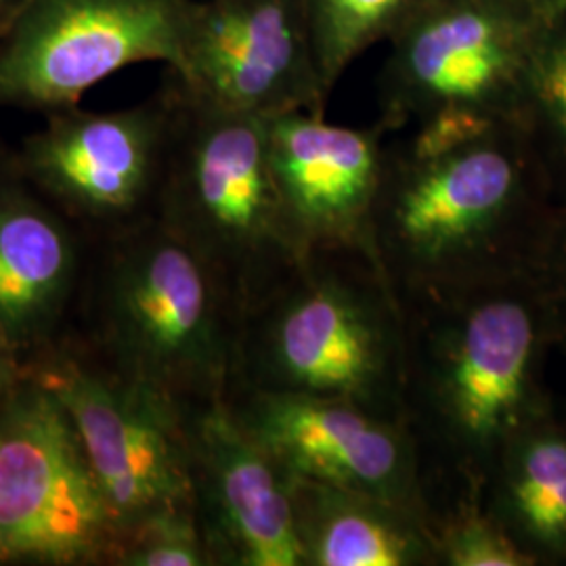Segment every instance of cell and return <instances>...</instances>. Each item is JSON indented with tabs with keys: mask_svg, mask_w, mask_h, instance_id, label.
Masks as SVG:
<instances>
[{
	"mask_svg": "<svg viewBox=\"0 0 566 566\" xmlns=\"http://www.w3.org/2000/svg\"><path fill=\"white\" fill-rule=\"evenodd\" d=\"M560 210L518 122L441 118L386 145L369 242L418 303L535 275Z\"/></svg>",
	"mask_w": 566,
	"mask_h": 566,
	"instance_id": "1",
	"label": "cell"
},
{
	"mask_svg": "<svg viewBox=\"0 0 566 566\" xmlns=\"http://www.w3.org/2000/svg\"><path fill=\"white\" fill-rule=\"evenodd\" d=\"M401 418L447 507L481 502L489 470L558 403L546 385L556 336L535 275L401 304Z\"/></svg>",
	"mask_w": 566,
	"mask_h": 566,
	"instance_id": "2",
	"label": "cell"
},
{
	"mask_svg": "<svg viewBox=\"0 0 566 566\" xmlns=\"http://www.w3.org/2000/svg\"><path fill=\"white\" fill-rule=\"evenodd\" d=\"M86 240L61 340L182 407L223 401L240 322L193 250L158 217Z\"/></svg>",
	"mask_w": 566,
	"mask_h": 566,
	"instance_id": "3",
	"label": "cell"
},
{
	"mask_svg": "<svg viewBox=\"0 0 566 566\" xmlns=\"http://www.w3.org/2000/svg\"><path fill=\"white\" fill-rule=\"evenodd\" d=\"M403 355V311L374 248H313L243 317L229 390L346 399L401 418Z\"/></svg>",
	"mask_w": 566,
	"mask_h": 566,
	"instance_id": "4",
	"label": "cell"
},
{
	"mask_svg": "<svg viewBox=\"0 0 566 566\" xmlns=\"http://www.w3.org/2000/svg\"><path fill=\"white\" fill-rule=\"evenodd\" d=\"M156 217L206 264L240 327L303 261L283 212L261 116L224 109L172 78Z\"/></svg>",
	"mask_w": 566,
	"mask_h": 566,
	"instance_id": "5",
	"label": "cell"
},
{
	"mask_svg": "<svg viewBox=\"0 0 566 566\" xmlns=\"http://www.w3.org/2000/svg\"><path fill=\"white\" fill-rule=\"evenodd\" d=\"M118 546L72 416L25 369L0 399V566H114Z\"/></svg>",
	"mask_w": 566,
	"mask_h": 566,
	"instance_id": "6",
	"label": "cell"
},
{
	"mask_svg": "<svg viewBox=\"0 0 566 566\" xmlns=\"http://www.w3.org/2000/svg\"><path fill=\"white\" fill-rule=\"evenodd\" d=\"M539 32L514 0H426L388 41L378 122L516 120Z\"/></svg>",
	"mask_w": 566,
	"mask_h": 566,
	"instance_id": "7",
	"label": "cell"
},
{
	"mask_svg": "<svg viewBox=\"0 0 566 566\" xmlns=\"http://www.w3.org/2000/svg\"><path fill=\"white\" fill-rule=\"evenodd\" d=\"M25 369L72 416L120 539L163 510L193 506L181 403L65 340L42 350Z\"/></svg>",
	"mask_w": 566,
	"mask_h": 566,
	"instance_id": "8",
	"label": "cell"
},
{
	"mask_svg": "<svg viewBox=\"0 0 566 566\" xmlns=\"http://www.w3.org/2000/svg\"><path fill=\"white\" fill-rule=\"evenodd\" d=\"M191 0H25L0 41V109L53 114L124 67L181 63Z\"/></svg>",
	"mask_w": 566,
	"mask_h": 566,
	"instance_id": "9",
	"label": "cell"
},
{
	"mask_svg": "<svg viewBox=\"0 0 566 566\" xmlns=\"http://www.w3.org/2000/svg\"><path fill=\"white\" fill-rule=\"evenodd\" d=\"M168 137L166 88L118 112H53L11 160L86 238H99L156 217Z\"/></svg>",
	"mask_w": 566,
	"mask_h": 566,
	"instance_id": "10",
	"label": "cell"
},
{
	"mask_svg": "<svg viewBox=\"0 0 566 566\" xmlns=\"http://www.w3.org/2000/svg\"><path fill=\"white\" fill-rule=\"evenodd\" d=\"M235 420L292 479L361 491L424 518L443 514V497L401 418L346 399L231 388Z\"/></svg>",
	"mask_w": 566,
	"mask_h": 566,
	"instance_id": "11",
	"label": "cell"
},
{
	"mask_svg": "<svg viewBox=\"0 0 566 566\" xmlns=\"http://www.w3.org/2000/svg\"><path fill=\"white\" fill-rule=\"evenodd\" d=\"M170 72L206 102L261 118L324 116L329 95L306 0H191Z\"/></svg>",
	"mask_w": 566,
	"mask_h": 566,
	"instance_id": "12",
	"label": "cell"
},
{
	"mask_svg": "<svg viewBox=\"0 0 566 566\" xmlns=\"http://www.w3.org/2000/svg\"><path fill=\"white\" fill-rule=\"evenodd\" d=\"M196 518L212 566H304L292 476L223 401L185 407Z\"/></svg>",
	"mask_w": 566,
	"mask_h": 566,
	"instance_id": "13",
	"label": "cell"
},
{
	"mask_svg": "<svg viewBox=\"0 0 566 566\" xmlns=\"http://www.w3.org/2000/svg\"><path fill=\"white\" fill-rule=\"evenodd\" d=\"M269 160L283 212L304 254L327 245H371L369 221L390 130L336 126L287 112L266 120Z\"/></svg>",
	"mask_w": 566,
	"mask_h": 566,
	"instance_id": "14",
	"label": "cell"
},
{
	"mask_svg": "<svg viewBox=\"0 0 566 566\" xmlns=\"http://www.w3.org/2000/svg\"><path fill=\"white\" fill-rule=\"evenodd\" d=\"M88 240L0 149V325L23 364L60 343L81 292Z\"/></svg>",
	"mask_w": 566,
	"mask_h": 566,
	"instance_id": "15",
	"label": "cell"
},
{
	"mask_svg": "<svg viewBox=\"0 0 566 566\" xmlns=\"http://www.w3.org/2000/svg\"><path fill=\"white\" fill-rule=\"evenodd\" d=\"M481 506L535 566H566V411L523 428L489 470Z\"/></svg>",
	"mask_w": 566,
	"mask_h": 566,
	"instance_id": "16",
	"label": "cell"
},
{
	"mask_svg": "<svg viewBox=\"0 0 566 566\" xmlns=\"http://www.w3.org/2000/svg\"><path fill=\"white\" fill-rule=\"evenodd\" d=\"M304 566H439L424 518L385 500L292 479Z\"/></svg>",
	"mask_w": 566,
	"mask_h": 566,
	"instance_id": "17",
	"label": "cell"
},
{
	"mask_svg": "<svg viewBox=\"0 0 566 566\" xmlns=\"http://www.w3.org/2000/svg\"><path fill=\"white\" fill-rule=\"evenodd\" d=\"M516 122L544 166L556 200L566 206V13L537 36Z\"/></svg>",
	"mask_w": 566,
	"mask_h": 566,
	"instance_id": "18",
	"label": "cell"
},
{
	"mask_svg": "<svg viewBox=\"0 0 566 566\" xmlns=\"http://www.w3.org/2000/svg\"><path fill=\"white\" fill-rule=\"evenodd\" d=\"M426 0H306L325 88L378 42H388Z\"/></svg>",
	"mask_w": 566,
	"mask_h": 566,
	"instance_id": "19",
	"label": "cell"
},
{
	"mask_svg": "<svg viewBox=\"0 0 566 566\" xmlns=\"http://www.w3.org/2000/svg\"><path fill=\"white\" fill-rule=\"evenodd\" d=\"M432 537L439 566H535L481 502L447 507Z\"/></svg>",
	"mask_w": 566,
	"mask_h": 566,
	"instance_id": "20",
	"label": "cell"
},
{
	"mask_svg": "<svg viewBox=\"0 0 566 566\" xmlns=\"http://www.w3.org/2000/svg\"><path fill=\"white\" fill-rule=\"evenodd\" d=\"M114 566H212L193 506L163 510L126 531Z\"/></svg>",
	"mask_w": 566,
	"mask_h": 566,
	"instance_id": "21",
	"label": "cell"
},
{
	"mask_svg": "<svg viewBox=\"0 0 566 566\" xmlns=\"http://www.w3.org/2000/svg\"><path fill=\"white\" fill-rule=\"evenodd\" d=\"M535 280L546 301L556 348H563L566 353V206L560 210L546 254L535 271Z\"/></svg>",
	"mask_w": 566,
	"mask_h": 566,
	"instance_id": "22",
	"label": "cell"
},
{
	"mask_svg": "<svg viewBox=\"0 0 566 566\" xmlns=\"http://www.w3.org/2000/svg\"><path fill=\"white\" fill-rule=\"evenodd\" d=\"M25 376V364L20 350L13 346L9 334L0 325V399L13 390V386Z\"/></svg>",
	"mask_w": 566,
	"mask_h": 566,
	"instance_id": "23",
	"label": "cell"
},
{
	"mask_svg": "<svg viewBox=\"0 0 566 566\" xmlns=\"http://www.w3.org/2000/svg\"><path fill=\"white\" fill-rule=\"evenodd\" d=\"M514 2L542 28L566 13V0H514Z\"/></svg>",
	"mask_w": 566,
	"mask_h": 566,
	"instance_id": "24",
	"label": "cell"
},
{
	"mask_svg": "<svg viewBox=\"0 0 566 566\" xmlns=\"http://www.w3.org/2000/svg\"><path fill=\"white\" fill-rule=\"evenodd\" d=\"M25 0H0V41L7 34L9 25L18 18Z\"/></svg>",
	"mask_w": 566,
	"mask_h": 566,
	"instance_id": "25",
	"label": "cell"
}]
</instances>
